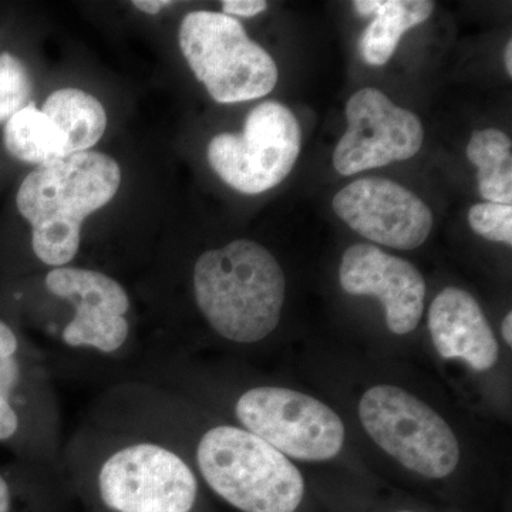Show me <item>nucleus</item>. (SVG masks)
Listing matches in <instances>:
<instances>
[{
	"instance_id": "obj_1",
	"label": "nucleus",
	"mask_w": 512,
	"mask_h": 512,
	"mask_svg": "<svg viewBox=\"0 0 512 512\" xmlns=\"http://www.w3.org/2000/svg\"><path fill=\"white\" fill-rule=\"evenodd\" d=\"M42 291L55 309L6 318L39 353L55 382H103L131 376L147 346L140 343L130 293L114 276L62 266L45 272Z\"/></svg>"
},
{
	"instance_id": "obj_2",
	"label": "nucleus",
	"mask_w": 512,
	"mask_h": 512,
	"mask_svg": "<svg viewBox=\"0 0 512 512\" xmlns=\"http://www.w3.org/2000/svg\"><path fill=\"white\" fill-rule=\"evenodd\" d=\"M60 470L90 512H201V481L163 441L84 413L64 436Z\"/></svg>"
},
{
	"instance_id": "obj_3",
	"label": "nucleus",
	"mask_w": 512,
	"mask_h": 512,
	"mask_svg": "<svg viewBox=\"0 0 512 512\" xmlns=\"http://www.w3.org/2000/svg\"><path fill=\"white\" fill-rule=\"evenodd\" d=\"M191 285L202 319L225 342L256 345L278 328L285 274L258 242L237 239L202 252L192 268Z\"/></svg>"
},
{
	"instance_id": "obj_4",
	"label": "nucleus",
	"mask_w": 512,
	"mask_h": 512,
	"mask_svg": "<svg viewBox=\"0 0 512 512\" xmlns=\"http://www.w3.org/2000/svg\"><path fill=\"white\" fill-rule=\"evenodd\" d=\"M120 165L99 151H82L36 167L16 194V207L32 227V252L47 271L73 265L82 225L113 200Z\"/></svg>"
},
{
	"instance_id": "obj_5",
	"label": "nucleus",
	"mask_w": 512,
	"mask_h": 512,
	"mask_svg": "<svg viewBox=\"0 0 512 512\" xmlns=\"http://www.w3.org/2000/svg\"><path fill=\"white\" fill-rule=\"evenodd\" d=\"M178 40L192 73L218 103L259 99L278 83L275 60L249 39L237 18L208 10L188 13Z\"/></svg>"
},
{
	"instance_id": "obj_6",
	"label": "nucleus",
	"mask_w": 512,
	"mask_h": 512,
	"mask_svg": "<svg viewBox=\"0 0 512 512\" xmlns=\"http://www.w3.org/2000/svg\"><path fill=\"white\" fill-rule=\"evenodd\" d=\"M363 429L407 470L430 480H443L460 461L456 434L426 403L400 387L380 384L359 403Z\"/></svg>"
},
{
	"instance_id": "obj_7",
	"label": "nucleus",
	"mask_w": 512,
	"mask_h": 512,
	"mask_svg": "<svg viewBox=\"0 0 512 512\" xmlns=\"http://www.w3.org/2000/svg\"><path fill=\"white\" fill-rule=\"evenodd\" d=\"M229 407L237 426L296 460H330L345 444L342 419L308 394L256 384L241 390Z\"/></svg>"
},
{
	"instance_id": "obj_8",
	"label": "nucleus",
	"mask_w": 512,
	"mask_h": 512,
	"mask_svg": "<svg viewBox=\"0 0 512 512\" xmlns=\"http://www.w3.org/2000/svg\"><path fill=\"white\" fill-rule=\"evenodd\" d=\"M302 134L291 109L268 100L249 111L241 134L221 133L208 144L214 173L242 194L272 190L291 174Z\"/></svg>"
},
{
	"instance_id": "obj_9",
	"label": "nucleus",
	"mask_w": 512,
	"mask_h": 512,
	"mask_svg": "<svg viewBox=\"0 0 512 512\" xmlns=\"http://www.w3.org/2000/svg\"><path fill=\"white\" fill-rule=\"evenodd\" d=\"M345 113L348 130L336 146L333 165L346 177L409 160L423 146L419 117L373 87L353 94Z\"/></svg>"
},
{
	"instance_id": "obj_10",
	"label": "nucleus",
	"mask_w": 512,
	"mask_h": 512,
	"mask_svg": "<svg viewBox=\"0 0 512 512\" xmlns=\"http://www.w3.org/2000/svg\"><path fill=\"white\" fill-rule=\"evenodd\" d=\"M333 210L362 237L402 251L419 248L433 228V214L423 200L387 178L353 181L336 194Z\"/></svg>"
},
{
	"instance_id": "obj_11",
	"label": "nucleus",
	"mask_w": 512,
	"mask_h": 512,
	"mask_svg": "<svg viewBox=\"0 0 512 512\" xmlns=\"http://www.w3.org/2000/svg\"><path fill=\"white\" fill-rule=\"evenodd\" d=\"M343 291L353 296H376L386 309V322L396 335L419 326L424 312L426 282L406 259L369 244L346 249L339 269Z\"/></svg>"
},
{
	"instance_id": "obj_12",
	"label": "nucleus",
	"mask_w": 512,
	"mask_h": 512,
	"mask_svg": "<svg viewBox=\"0 0 512 512\" xmlns=\"http://www.w3.org/2000/svg\"><path fill=\"white\" fill-rule=\"evenodd\" d=\"M0 396L25 414L57 450L64 441L63 414L56 382L39 353L0 315Z\"/></svg>"
},
{
	"instance_id": "obj_13",
	"label": "nucleus",
	"mask_w": 512,
	"mask_h": 512,
	"mask_svg": "<svg viewBox=\"0 0 512 512\" xmlns=\"http://www.w3.org/2000/svg\"><path fill=\"white\" fill-rule=\"evenodd\" d=\"M429 329L444 359H461L477 372L497 363L498 342L476 299L460 288L443 289L429 309Z\"/></svg>"
},
{
	"instance_id": "obj_14",
	"label": "nucleus",
	"mask_w": 512,
	"mask_h": 512,
	"mask_svg": "<svg viewBox=\"0 0 512 512\" xmlns=\"http://www.w3.org/2000/svg\"><path fill=\"white\" fill-rule=\"evenodd\" d=\"M353 6L363 18L373 16L359 40L360 56L370 66L389 62L404 33L426 22L434 10L430 0H356Z\"/></svg>"
},
{
	"instance_id": "obj_15",
	"label": "nucleus",
	"mask_w": 512,
	"mask_h": 512,
	"mask_svg": "<svg viewBox=\"0 0 512 512\" xmlns=\"http://www.w3.org/2000/svg\"><path fill=\"white\" fill-rule=\"evenodd\" d=\"M69 497L62 471L19 458L0 464V512H59Z\"/></svg>"
},
{
	"instance_id": "obj_16",
	"label": "nucleus",
	"mask_w": 512,
	"mask_h": 512,
	"mask_svg": "<svg viewBox=\"0 0 512 512\" xmlns=\"http://www.w3.org/2000/svg\"><path fill=\"white\" fill-rule=\"evenodd\" d=\"M43 113L55 123L66 143V154L90 151L107 128L103 104L92 94L74 87L59 89L43 103Z\"/></svg>"
},
{
	"instance_id": "obj_17",
	"label": "nucleus",
	"mask_w": 512,
	"mask_h": 512,
	"mask_svg": "<svg viewBox=\"0 0 512 512\" xmlns=\"http://www.w3.org/2000/svg\"><path fill=\"white\" fill-rule=\"evenodd\" d=\"M3 144L10 156L37 167L67 157L62 134L55 123L33 103L6 121Z\"/></svg>"
},
{
	"instance_id": "obj_18",
	"label": "nucleus",
	"mask_w": 512,
	"mask_h": 512,
	"mask_svg": "<svg viewBox=\"0 0 512 512\" xmlns=\"http://www.w3.org/2000/svg\"><path fill=\"white\" fill-rule=\"evenodd\" d=\"M467 157L478 168L481 197L495 204H512V143L497 128L478 130L470 138Z\"/></svg>"
},
{
	"instance_id": "obj_19",
	"label": "nucleus",
	"mask_w": 512,
	"mask_h": 512,
	"mask_svg": "<svg viewBox=\"0 0 512 512\" xmlns=\"http://www.w3.org/2000/svg\"><path fill=\"white\" fill-rule=\"evenodd\" d=\"M32 92V77L25 63L12 53H0V123L28 106Z\"/></svg>"
},
{
	"instance_id": "obj_20",
	"label": "nucleus",
	"mask_w": 512,
	"mask_h": 512,
	"mask_svg": "<svg viewBox=\"0 0 512 512\" xmlns=\"http://www.w3.org/2000/svg\"><path fill=\"white\" fill-rule=\"evenodd\" d=\"M468 222L476 234L488 241L512 245L511 205L481 202L471 207Z\"/></svg>"
},
{
	"instance_id": "obj_21",
	"label": "nucleus",
	"mask_w": 512,
	"mask_h": 512,
	"mask_svg": "<svg viewBox=\"0 0 512 512\" xmlns=\"http://www.w3.org/2000/svg\"><path fill=\"white\" fill-rule=\"evenodd\" d=\"M224 15L241 16V18H254L259 13L268 9L265 0H224L221 3Z\"/></svg>"
},
{
	"instance_id": "obj_22",
	"label": "nucleus",
	"mask_w": 512,
	"mask_h": 512,
	"mask_svg": "<svg viewBox=\"0 0 512 512\" xmlns=\"http://www.w3.org/2000/svg\"><path fill=\"white\" fill-rule=\"evenodd\" d=\"M133 5L147 15H158L161 10L173 6L174 2L171 0H136Z\"/></svg>"
},
{
	"instance_id": "obj_23",
	"label": "nucleus",
	"mask_w": 512,
	"mask_h": 512,
	"mask_svg": "<svg viewBox=\"0 0 512 512\" xmlns=\"http://www.w3.org/2000/svg\"><path fill=\"white\" fill-rule=\"evenodd\" d=\"M501 333L503 338L507 342L508 346L512 345V313H507L503 320V326H501Z\"/></svg>"
},
{
	"instance_id": "obj_24",
	"label": "nucleus",
	"mask_w": 512,
	"mask_h": 512,
	"mask_svg": "<svg viewBox=\"0 0 512 512\" xmlns=\"http://www.w3.org/2000/svg\"><path fill=\"white\" fill-rule=\"evenodd\" d=\"M505 69H507L508 76L512 77V42L507 43L504 52Z\"/></svg>"
},
{
	"instance_id": "obj_25",
	"label": "nucleus",
	"mask_w": 512,
	"mask_h": 512,
	"mask_svg": "<svg viewBox=\"0 0 512 512\" xmlns=\"http://www.w3.org/2000/svg\"><path fill=\"white\" fill-rule=\"evenodd\" d=\"M392 512H423V511L407 510V508H402V510H394Z\"/></svg>"
}]
</instances>
